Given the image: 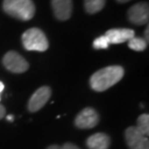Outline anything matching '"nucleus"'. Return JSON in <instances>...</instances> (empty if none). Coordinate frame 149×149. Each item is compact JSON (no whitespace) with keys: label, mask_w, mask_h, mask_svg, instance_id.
Listing matches in <instances>:
<instances>
[{"label":"nucleus","mask_w":149,"mask_h":149,"mask_svg":"<svg viewBox=\"0 0 149 149\" xmlns=\"http://www.w3.org/2000/svg\"><path fill=\"white\" fill-rule=\"evenodd\" d=\"M106 0H84V8L88 14H96L104 8Z\"/></svg>","instance_id":"obj_12"},{"label":"nucleus","mask_w":149,"mask_h":149,"mask_svg":"<svg viewBox=\"0 0 149 149\" xmlns=\"http://www.w3.org/2000/svg\"><path fill=\"white\" fill-rule=\"evenodd\" d=\"M22 45L27 50L46 52L49 49V41L41 29L30 28L22 34Z\"/></svg>","instance_id":"obj_3"},{"label":"nucleus","mask_w":149,"mask_h":149,"mask_svg":"<svg viewBox=\"0 0 149 149\" xmlns=\"http://www.w3.org/2000/svg\"><path fill=\"white\" fill-rule=\"evenodd\" d=\"M61 149H80V148L76 146V145L73 143H71V142H67V143H65L63 146L61 147Z\"/></svg>","instance_id":"obj_16"},{"label":"nucleus","mask_w":149,"mask_h":149,"mask_svg":"<svg viewBox=\"0 0 149 149\" xmlns=\"http://www.w3.org/2000/svg\"><path fill=\"white\" fill-rule=\"evenodd\" d=\"M125 139L130 149H149V141L136 127L131 126L125 131Z\"/></svg>","instance_id":"obj_7"},{"label":"nucleus","mask_w":149,"mask_h":149,"mask_svg":"<svg viewBox=\"0 0 149 149\" xmlns=\"http://www.w3.org/2000/svg\"><path fill=\"white\" fill-rule=\"evenodd\" d=\"M52 96V89L49 86H42L34 92L28 101L27 109L30 112H36L43 108Z\"/></svg>","instance_id":"obj_6"},{"label":"nucleus","mask_w":149,"mask_h":149,"mask_svg":"<svg viewBox=\"0 0 149 149\" xmlns=\"http://www.w3.org/2000/svg\"><path fill=\"white\" fill-rule=\"evenodd\" d=\"M128 46L130 49L136 52H143L147 47V42L142 38L133 37L131 40L128 41Z\"/></svg>","instance_id":"obj_14"},{"label":"nucleus","mask_w":149,"mask_h":149,"mask_svg":"<svg viewBox=\"0 0 149 149\" xmlns=\"http://www.w3.org/2000/svg\"><path fill=\"white\" fill-rule=\"evenodd\" d=\"M98 112L92 108L83 109L74 119V125L79 129H91L99 123Z\"/></svg>","instance_id":"obj_5"},{"label":"nucleus","mask_w":149,"mask_h":149,"mask_svg":"<svg viewBox=\"0 0 149 149\" xmlns=\"http://www.w3.org/2000/svg\"><path fill=\"white\" fill-rule=\"evenodd\" d=\"M136 129L141 134L145 136L149 135V115L144 113L139 116L136 119Z\"/></svg>","instance_id":"obj_13"},{"label":"nucleus","mask_w":149,"mask_h":149,"mask_svg":"<svg viewBox=\"0 0 149 149\" xmlns=\"http://www.w3.org/2000/svg\"><path fill=\"white\" fill-rule=\"evenodd\" d=\"M5 113H6L5 108L1 105V104H0V120H1V119L5 116Z\"/></svg>","instance_id":"obj_17"},{"label":"nucleus","mask_w":149,"mask_h":149,"mask_svg":"<svg viewBox=\"0 0 149 149\" xmlns=\"http://www.w3.org/2000/svg\"><path fill=\"white\" fill-rule=\"evenodd\" d=\"M13 118H14L13 115H8L7 116V119H8L9 121H13Z\"/></svg>","instance_id":"obj_21"},{"label":"nucleus","mask_w":149,"mask_h":149,"mask_svg":"<svg viewBox=\"0 0 149 149\" xmlns=\"http://www.w3.org/2000/svg\"><path fill=\"white\" fill-rule=\"evenodd\" d=\"M3 9L9 16L23 22L31 19L35 14V5L32 0H4Z\"/></svg>","instance_id":"obj_2"},{"label":"nucleus","mask_w":149,"mask_h":149,"mask_svg":"<svg viewBox=\"0 0 149 149\" xmlns=\"http://www.w3.org/2000/svg\"><path fill=\"white\" fill-rule=\"evenodd\" d=\"M149 9L147 3H138L133 5L128 11V19L134 24L143 25L148 22Z\"/></svg>","instance_id":"obj_8"},{"label":"nucleus","mask_w":149,"mask_h":149,"mask_svg":"<svg viewBox=\"0 0 149 149\" xmlns=\"http://www.w3.org/2000/svg\"><path fill=\"white\" fill-rule=\"evenodd\" d=\"M52 10L55 17L60 20L70 19L73 11L72 0H52Z\"/></svg>","instance_id":"obj_10"},{"label":"nucleus","mask_w":149,"mask_h":149,"mask_svg":"<svg viewBox=\"0 0 149 149\" xmlns=\"http://www.w3.org/2000/svg\"><path fill=\"white\" fill-rule=\"evenodd\" d=\"M3 65L7 70L15 74L24 73L28 70V62L17 52L11 50L3 57Z\"/></svg>","instance_id":"obj_4"},{"label":"nucleus","mask_w":149,"mask_h":149,"mask_svg":"<svg viewBox=\"0 0 149 149\" xmlns=\"http://www.w3.org/2000/svg\"><path fill=\"white\" fill-rule=\"evenodd\" d=\"M109 44H122L135 37V31L129 28H113L106 32Z\"/></svg>","instance_id":"obj_9"},{"label":"nucleus","mask_w":149,"mask_h":149,"mask_svg":"<svg viewBox=\"0 0 149 149\" xmlns=\"http://www.w3.org/2000/svg\"><path fill=\"white\" fill-rule=\"evenodd\" d=\"M109 46V42L105 35L95 39L93 42V47L96 49H108Z\"/></svg>","instance_id":"obj_15"},{"label":"nucleus","mask_w":149,"mask_h":149,"mask_svg":"<svg viewBox=\"0 0 149 149\" xmlns=\"http://www.w3.org/2000/svg\"><path fill=\"white\" fill-rule=\"evenodd\" d=\"M86 145L89 149H108L111 145V139L104 133H96L87 139Z\"/></svg>","instance_id":"obj_11"},{"label":"nucleus","mask_w":149,"mask_h":149,"mask_svg":"<svg viewBox=\"0 0 149 149\" xmlns=\"http://www.w3.org/2000/svg\"><path fill=\"white\" fill-rule=\"evenodd\" d=\"M148 31H149V28H148V26H147V27H146V30H145V32H144V35H145V37H146V40H145V41H146L147 42V43H148Z\"/></svg>","instance_id":"obj_19"},{"label":"nucleus","mask_w":149,"mask_h":149,"mask_svg":"<svg viewBox=\"0 0 149 149\" xmlns=\"http://www.w3.org/2000/svg\"><path fill=\"white\" fill-rule=\"evenodd\" d=\"M47 149H61V147L58 146V145H50Z\"/></svg>","instance_id":"obj_18"},{"label":"nucleus","mask_w":149,"mask_h":149,"mask_svg":"<svg viewBox=\"0 0 149 149\" xmlns=\"http://www.w3.org/2000/svg\"><path fill=\"white\" fill-rule=\"evenodd\" d=\"M3 89H4V84H3L2 81H0V93L3 91Z\"/></svg>","instance_id":"obj_20"},{"label":"nucleus","mask_w":149,"mask_h":149,"mask_svg":"<svg viewBox=\"0 0 149 149\" xmlns=\"http://www.w3.org/2000/svg\"><path fill=\"white\" fill-rule=\"evenodd\" d=\"M117 1H118L119 3H126V2L131 1V0H117Z\"/></svg>","instance_id":"obj_22"},{"label":"nucleus","mask_w":149,"mask_h":149,"mask_svg":"<svg viewBox=\"0 0 149 149\" xmlns=\"http://www.w3.org/2000/svg\"><path fill=\"white\" fill-rule=\"evenodd\" d=\"M124 76V69L121 66H109L103 68L90 77V86L93 90L103 92L120 81Z\"/></svg>","instance_id":"obj_1"}]
</instances>
